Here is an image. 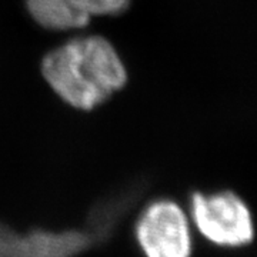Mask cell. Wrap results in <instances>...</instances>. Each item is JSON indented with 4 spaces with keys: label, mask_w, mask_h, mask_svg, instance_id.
Returning a JSON list of instances; mask_svg holds the SVG:
<instances>
[{
    "label": "cell",
    "mask_w": 257,
    "mask_h": 257,
    "mask_svg": "<svg viewBox=\"0 0 257 257\" xmlns=\"http://www.w3.org/2000/svg\"><path fill=\"white\" fill-rule=\"evenodd\" d=\"M42 74L64 103L83 111L109 100L128 80L116 47L99 35L73 37L50 50L42 60Z\"/></svg>",
    "instance_id": "1"
},
{
    "label": "cell",
    "mask_w": 257,
    "mask_h": 257,
    "mask_svg": "<svg viewBox=\"0 0 257 257\" xmlns=\"http://www.w3.org/2000/svg\"><path fill=\"white\" fill-rule=\"evenodd\" d=\"M190 210L196 229L216 246L243 247L254 239L250 209L236 193H194Z\"/></svg>",
    "instance_id": "2"
},
{
    "label": "cell",
    "mask_w": 257,
    "mask_h": 257,
    "mask_svg": "<svg viewBox=\"0 0 257 257\" xmlns=\"http://www.w3.org/2000/svg\"><path fill=\"white\" fill-rule=\"evenodd\" d=\"M135 233L146 257H192L190 221L173 200L150 203L139 217Z\"/></svg>",
    "instance_id": "3"
},
{
    "label": "cell",
    "mask_w": 257,
    "mask_h": 257,
    "mask_svg": "<svg viewBox=\"0 0 257 257\" xmlns=\"http://www.w3.org/2000/svg\"><path fill=\"white\" fill-rule=\"evenodd\" d=\"M26 8L37 25L53 32L83 29L90 22L74 0H26Z\"/></svg>",
    "instance_id": "4"
},
{
    "label": "cell",
    "mask_w": 257,
    "mask_h": 257,
    "mask_svg": "<svg viewBox=\"0 0 257 257\" xmlns=\"http://www.w3.org/2000/svg\"><path fill=\"white\" fill-rule=\"evenodd\" d=\"M79 10L87 18L117 16L130 8L132 0H74Z\"/></svg>",
    "instance_id": "5"
}]
</instances>
